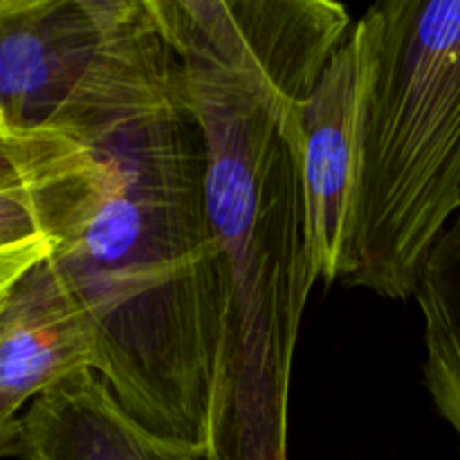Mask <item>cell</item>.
Here are the masks:
<instances>
[{"mask_svg": "<svg viewBox=\"0 0 460 460\" xmlns=\"http://www.w3.org/2000/svg\"><path fill=\"white\" fill-rule=\"evenodd\" d=\"M148 0H0V112L84 146L182 94Z\"/></svg>", "mask_w": 460, "mask_h": 460, "instance_id": "cell-4", "label": "cell"}, {"mask_svg": "<svg viewBox=\"0 0 460 460\" xmlns=\"http://www.w3.org/2000/svg\"><path fill=\"white\" fill-rule=\"evenodd\" d=\"M49 250H52L49 238H40V241H31L25 243V245L0 252V304H3L4 296L9 295L13 283H16L27 270L34 268L39 261H43L45 256L49 254Z\"/></svg>", "mask_w": 460, "mask_h": 460, "instance_id": "cell-12", "label": "cell"}, {"mask_svg": "<svg viewBox=\"0 0 460 460\" xmlns=\"http://www.w3.org/2000/svg\"><path fill=\"white\" fill-rule=\"evenodd\" d=\"M40 187H22L0 191V252L45 236Z\"/></svg>", "mask_w": 460, "mask_h": 460, "instance_id": "cell-11", "label": "cell"}, {"mask_svg": "<svg viewBox=\"0 0 460 460\" xmlns=\"http://www.w3.org/2000/svg\"><path fill=\"white\" fill-rule=\"evenodd\" d=\"M422 317V376L460 449V214L427 256L413 292Z\"/></svg>", "mask_w": 460, "mask_h": 460, "instance_id": "cell-9", "label": "cell"}, {"mask_svg": "<svg viewBox=\"0 0 460 460\" xmlns=\"http://www.w3.org/2000/svg\"><path fill=\"white\" fill-rule=\"evenodd\" d=\"M21 460H209L202 443L157 434L94 371L45 391L21 413Z\"/></svg>", "mask_w": 460, "mask_h": 460, "instance_id": "cell-8", "label": "cell"}, {"mask_svg": "<svg viewBox=\"0 0 460 460\" xmlns=\"http://www.w3.org/2000/svg\"><path fill=\"white\" fill-rule=\"evenodd\" d=\"M88 146L58 133L27 130L0 112V191L40 187L84 162Z\"/></svg>", "mask_w": 460, "mask_h": 460, "instance_id": "cell-10", "label": "cell"}, {"mask_svg": "<svg viewBox=\"0 0 460 460\" xmlns=\"http://www.w3.org/2000/svg\"><path fill=\"white\" fill-rule=\"evenodd\" d=\"M304 187L319 281L340 283L358 162V75L350 36L301 103L288 137Z\"/></svg>", "mask_w": 460, "mask_h": 460, "instance_id": "cell-7", "label": "cell"}, {"mask_svg": "<svg viewBox=\"0 0 460 460\" xmlns=\"http://www.w3.org/2000/svg\"><path fill=\"white\" fill-rule=\"evenodd\" d=\"M180 61L207 142V207L223 281L202 445L209 460H288L295 350L319 281L299 166L236 75L193 54Z\"/></svg>", "mask_w": 460, "mask_h": 460, "instance_id": "cell-2", "label": "cell"}, {"mask_svg": "<svg viewBox=\"0 0 460 460\" xmlns=\"http://www.w3.org/2000/svg\"><path fill=\"white\" fill-rule=\"evenodd\" d=\"M40 205L49 261L97 337L94 373L148 429L202 443L223 281L207 142L187 88L88 146L40 189Z\"/></svg>", "mask_w": 460, "mask_h": 460, "instance_id": "cell-1", "label": "cell"}, {"mask_svg": "<svg viewBox=\"0 0 460 460\" xmlns=\"http://www.w3.org/2000/svg\"><path fill=\"white\" fill-rule=\"evenodd\" d=\"M0 456H18V440L0 434Z\"/></svg>", "mask_w": 460, "mask_h": 460, "instance_id": "cell-13", "label": "cell"}, {"mask_svg": "<svg viewBox=\"0 0 460 460\" xmlns=\"http://www.w3.org/2000/svg\"><path fill=\"white\" fill-rule=\"evenodd\" d=\"M350 43L358 162L340 283L404 301L460 214V0H382Z\"/></svg>", "mask_w": 460, "mask_h": 460, "instance_id": "cell-3", "label": "cell"}, {"mask_svg": "<svg viewBox=\"0 0 460 460\" xmlns=\"http://www.w3.org/2000/svg\"><path fill=\"white\" fill-rule=\"evenodd\" d=\"M148 9L178 57L193 54L236 75L286 139L355 25L332 0H148Z\"/></svg>", "mask_w": 460, "mask_h": 460, "instance_id": "cell-5", "label": "cell"}, {"mask_svg": "<svg viewBox=\"0 0 460 460\" xmlns=\"http://www.w3.org/2000/svg\"><path fill=\"white\" fill-rule=\"evenodd\" d=\"M88 371L97 337L48 254L0 304V434L21 438V409Z\"/></svg>", "mask_w": 460, "mask_h": 460, "instance_id": "cell-6", "label": "cell"}]
</instances>
